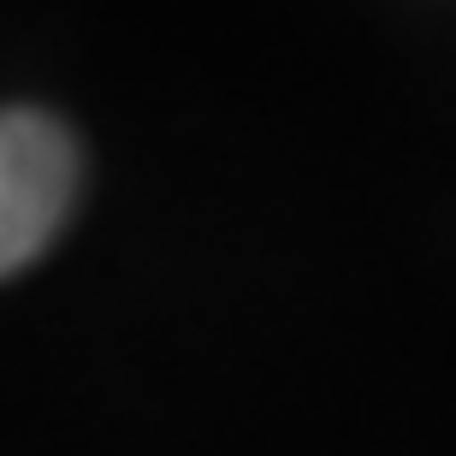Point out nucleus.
<instances>
[{
  "instance_id": "1",
  "label": "nucleus",
  "mask_w": 456,
  "mask_h": 456,
  "mask_svg": "<svg viewBox=\"0 0 456 456\" xmlns=\"http://www.w3.org/2000/svg\"><path fill=\"white\" fill-rule=\"evenodd\" d=\"M84 178L77 136L42 107H6L0 118V273L18 279L42 261L71 220Z\"/></svg>"
}]
</instances>
